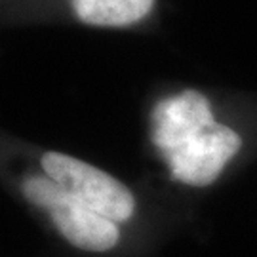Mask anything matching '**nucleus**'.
<instances>
[{
	"mask_svg": "<svg viewBox=\"0 0 257 257\" xmlns=\"http://www.w3.org/2000/svg\"><path fill=\"white\" fill-rule=\"evenodd\" d=\"M21 191L29 202L46 211L57 232L74 248L103 253L118 246V223L92 210L48 175H29Z\"/></svg>",
	"mask_w": 257,
	"mask_h": 257,
	"instance_id": "f257e3e1",
	"label": "nucleus"
},
{
	"mask_svg": "<svg viewBox=\"0 0 257 257\" xmlns=\"http://www.w3.org/2000/svg\"><path fill=\"white\" fill-rule=\"evenodd\" d=\"M40 166L52 181L114 223H124L134 217L136 196L109 172L57 151L42 153Z\"/></svg>",
	"mask_w": 257,
	"mask_h": 257,
	"instance_id": "f03ea898",
	"label": "nucleus"
},
{
	"mask_svg": "<svg viewBox=\"0 0 257 257\" xmlns=\"http://www.w3.org/2000/svg\"><path fill=\"white\" fill-rule=\"evenodd\" d=\"M242 143V136L236 130L211 120L191 130L162 156L174 181L189 187H208L238 155Z\"/></svg>",
	"mask_w": 257,
	"mask_h": 257,
	"instance_id": "7ed1b4c3",
	"label": "nucleus"
},
{
	"mask_svg": "<svg viewBox=\"0 0 257 257\" xmlns=\"http://www.w3.org/2000/svg\"><path fill=\"white\" fill-rule=\"evenodd\" d=\"M156 0H71L78 21L92 27H128L153 12Z\"/></svg>",
	"mask_w": 257,
	"mask_h": 257,
	"instance_id": "20e7f679",
	"label": "nucleus"
}]
</instances>
